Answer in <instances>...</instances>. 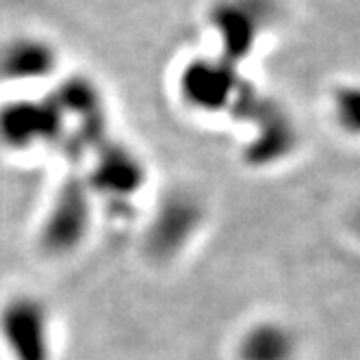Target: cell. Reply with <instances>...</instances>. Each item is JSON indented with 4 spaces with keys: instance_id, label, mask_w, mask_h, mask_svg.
I'll list each match as a JSON object with an SVG mask.
<instances>
[{
    "instance_id": "cell-2",
    "label": "cell",
    "mask_w": 360,
    "mask_h": 360,
    "mask_svg": "<svg viewBox=\"0 0 360 360\" xmlns=\"http://www.w3.org/2000/svg\"><path fill=\"white\" fill-rule=\"evenodd\" d=\"M293 356V334L278 323L252 326L239 343V360H291Z\"/></svg>"
},
{
    "instance_id": "cell-1",
    "label": "cell",
    "mask_w": 360,
    "mask_h": 360,
    "mask_svg": "<svg viewBox=\"0 0 360 360\" xmlns=\"http://www.w3.org/2000/svg\"><path fill=\"white\" fill-rule=\"evenodd\" d=\"M0 337L15 360H48L50 328L44 306L31 297H15L0 311Z\"/></svg>"
}]
</instances>
